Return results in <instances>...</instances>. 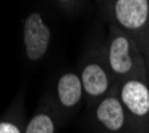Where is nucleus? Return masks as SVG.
<instances>
[{"instance_id": "obj_1", "label": "nucleus", "mask_w": 149, "mask_h": 133, "mask_svg": "<svg viewBox=\"0 0 149 133\" xmlns=\"http://www.w3.org/2000/svg\"><path fill=\"white\" fill-rule=\"evenodd\" d=\"M105 57L116 85L128 79H149L145 56L140 44L116 25H112Z\"/></svg>"}, {"instance_id": "obj_2", "label": "nucleus", "mask_w": 149, "mask_h": 133, "mask_svg": "<svg viewBox=\"0 0 149 133\" xmlns=\"http://www.w3.org/2000/svg\"><path fill=\"white\" fill-rule=\"evenodd\" d=\"M130 133H149V79H128L116 85Z\"/></svg>"}, {"instance_id": "obj_3", "label": "nucleus", "mask_w": 149, "mask_h": 133, "mask_svg": "<svg viewBox=\"0 0 149 133\" xmlns=\"http://www.w3.org/2000/svg\"><path fill=\"white\" fill-rule=\"evenodd\" d=\"M112 17L116 27L143 45L149 29V0H112Z\"/></svg>"}, {"instance_id": "obj_4", "label": "nucleus", "mask_w": 149, "mask_h": 133, "mask_svg": "<svg viewBox=\"0 0 149 133\" xmlns=\"http://www.w3.org/2000/svg\"><path fill=\"white\" fill-rule=\"evenodd\" d=\"M79 75L83 83L84 96L92 105H96L116 87L107 63L105 49L104 52H96L87 60Z\"/></svg>"}, {"instance_id": "obj_5", "label": "nucleus", "mask_w": 149, "mask_h": 133, "mask_svg": "<svg viewBox=\"0 0 149 133\" xmlns=\"http://www.w3.org/2000/svg\"><path fill=\"white\" fill-rule=\"evenodd\" d=\"M52 32L40 12H29L23 25V43L28 61H40L51 45Z\"/></svg>"}, {"instance_id": "obj_6", "label": "nucleus", "mask_w": 149, "mask_h": 133, "mask_svg": "<svg viewBox=\"0 0 149 133\" xmlns=\"http://www.w3.org/2000/svg\"><path fill=\"white\" fill-rule=\"evenodd\" d=\"M95 118L104 133H130L127 112L116 87L96 104Z\"/></svg>"}, {"instance_id": "obj_7", "label": "nucleus", "mask_w": 149, "mask_h": 133, "mask_svg": "<svg viewBox=\"0 0 149 133\" xmlns=\"http://www.w3.org/2000/svg\"><path fill=\"white\" fill-rule=\"evenodd\" d=\"M84 97L80 75L76 72H65L56 81L53 108L56 113H69L80 105Z\"/></svg>"}, {"instance_id": "obj_8", "label": "nucleus", "mask_w": 149, "mask_h": 133, "mask_svg": "<svg viewBox=\"0 0 149 133\" xmlns=\"http://www.w3.org/2000/svg\"><path fill=\"white\" fill-rule=\"evenodd\" d=\"M56 111L53 107L43 104L29 120L27 121L24 133H56Z\"/></svg>"}, {"instance_id": "obj_9", "label": "nucleus", "mask_w": 149, "mask_h": 133, "mask_svg": "<svg viewBox=\"0 0 149 133\" xmlns=\"http://www.w3.org/2000/svg\"><path fill=\"white\" fill-rule=\"evenodd\" d=\"M25 124L23 97L17 96L12 107L0 118V133H24Z\"/></svg>"}, {"instance_id": "obj_10", "label": "nucleus", "mask_w": 149, "mask_h": 133, "mask_svg": "<svg viewBox=\"0 0 149 133\" xmlns=\"http://www.w3.org/2000/svg\"><path fill=\"white\" fill-rule=\"evenodd\" d=\"M141 49H143L144 56H145L146 68H148V75H149V29H148V33H146V36H145V40H144L143 45H141Z\"/></svg>"}, {"instance_id": "obj_11", "label": "nucleus", "mask_w": 149, "mask_h": 133, "mask_svg": "<svg viewBox=\"0 0 149 133\" xmlns=\"http://www.w3.org/2000/svg\"><path fill=\"white\" fill-rule=\"evenodd\" d=\"M57 1H60V3L65 4V3H69V1H72V0H57Z\"/></svg>"}, {"instance_id": "obj_12", "label": "nucleus", "mask_w": 149, "mask_h": 133, "mask_svg": "<svg viewBox=\"0 0 149 133\" xmlns=\"http://www.w3.org/2000/svg\"><path fill=\"white\" fill-rule=\"evenodd\" d=\"M99 1H108V0H99Z\"/></svg>"}]
</instances>
